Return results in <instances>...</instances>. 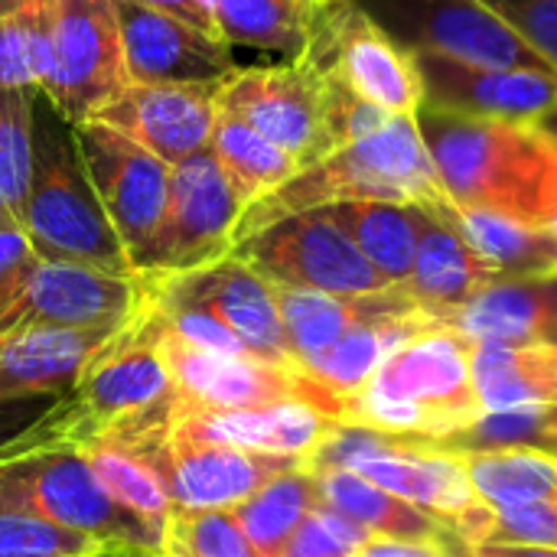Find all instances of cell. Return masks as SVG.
<instances>
[{
  "mask_svg": "<svg viewBox=\"0 0 557 557\" xmlns=\"http://www.w3.org/2000/svg\"><path fill=\"white\" fill-rule=\"evenodd\" d=\"M150 460L166 480L173 509L193 512H228L274 476L304 463L297 457L261 454L235 444H202L173 434L157 454H150Z\"/></svg>",
  "mask_w": 557,
  "mask_h": 557,
  "instance_id": "obj_17",
  "label": "cell"
},
{
  "mask_svg": "<svg viewBox=\"0 0 557 557\" xmlns=\"http://www.w3.org/2000/svg\"><path fill=\"white\" fill-rule=\"evenodd\" d=\"M127 82H219L238 65L232 46L173 13L114 0Z\"/></svg>",
  "mask_w": 557,
  "mask_h": 557,
  "instance_id": "obj_20",
  "label": "cell"
},
{
  "mask_svg": "<svg viewBox=\"0 0 557 557\" xmlns=\"http://www.w3.org/2000/svg\"><path fill=\"white\" fill-rule=\"evenodd\" d=\"M114 333L49 326H20L0 333V401L65 395Z\"/></svg>",
  "mask_w": 557,
  "mask_h": 557,
  "instance_id": "obj_23",
  "label": "cell"
},
{
  "mask_svg": "<svg viewBox=\"0 0 557 557\" xmlns=\"http://www.w3.org/2000/svg\"><path fill=\"white\" fill-rule=\"evenodd\" d=\"M232 255L277 287L320 294H379L392 287L323 206L274 219L235 242Z\"/></svg>",
  "mask_w": 557,
  "mask_h": 557,
  "instance_id": "obj_6",
  "label": "cell"
},
{
  "mask_svg": "<svg viewBox=\"0 0 557 557\" xmlns=\"http://www.w3.org/2000/svg\"><path fill=\"white\" fill-rule=\"evenodd\" d=\"M242 212L245 199L212 150L176 163L166 209L140 274H183L222 261L235 248Z\"/></svg>",
  "mask_w": 557,
  "mask_h": 557,
  "instance_id": "obj_8",
  "label": "cell"
},
{
  "mask_svg": "<svg viewBox=\"0 0 557 557\" xmlns=\"http://www.w3.org/2000/svg\"><path fill=\"white\" fill-rule=\"evenodd\" d=\"M503 281V274L447 222L428 215V225L418 242L414 268L405 290L437 320H447L454 310L470 304L480 290Z\"/></svg>",
  "mask_w": 557,
  "mask_h": 557,
  "instance_id": "obj_27",
  "label": "cell"
},
{
  "mask_svg": "<svg viewBox=\"0 0 557 557\" xmlns=\"http://www.w3.org/2000/svg\"><path fill=\"white\" fill-rule=\"evenodd\" d=\"M356 557H450L441 545L428 542H398V539H382L372 535Z\"/></svg>",
  "mask_w": 557,
  "mask_h": 557,
  "instance_id": "obj_46",
  "label": "cell"
},
{
  "mask_svg": "<svg viewBox=\"0 0 557 557\" xmlns=\"http://www.w3.org/2000/svg\"><path fill=\"white\" fill-rule=\"evenodd\" d=\"M480 552L490 557H557V548L542 545H480Z\"/></svg>",
  "mask_w": 557,
  "mask_h": 557,
  "instance_id": "obj_48",
  "label": "cell"
},
{
  "mask_svg": "<svg viewBox=\"0 0 557 557\" xmlns=\"http://www.w3.org/2000/svg\"><path fill=\"white\" fill-rule=\"evenodd\" d=\"M59 395H29V398H7L0 401V454L10 441H16L26 428H33L46 411L49 405L55 401Z\"/></svg>",
  "mask_w": 557,
  "mask_h": 557,
  "instance_id": "obj_45",
  "label": "cell"
},
{
  "mask_svg": "<svg viewBox=\"0 0 557 557\" xmlns=\"http://www.w3.org/2000/svg\"><path fill=\"white\" fill-rule=\"evenodd\" d=\"M0 557H114L111 545L29 512L0 509Z\"/></svg>",
  "mask_w": 557,
  "mask_h": 557,
  "instance_id": "obj_40",
  "label": "cell"
},
{
  "mask_svg": "<svg viewBox=\"0 0 557 557\" xmlns=\"http://www.w3.org/2000/svg\"><path fill=\"white\" fill-rule=\"evenodd\" d=\"M300 55L333 69L359 98L385 114L414 117L424 104L414 55L401 49L356 0L323 3Z\"/></svg>",
  "mask_w": 557,
  "mask_h": 557,
  "instance_id": "obj_9",
  "label": "cell"
},
{
  "mask_svg": "<svg viewBox=\"0 0 557 557\" xmlns=\"http://www.w3.org/2000/svg\"><path fill=\"white\" fill-rule=\"evenodd\" d=\"M33 264H36V251L29 248L23 228L0 225V333H7L13 323Z\"/></svg>",
  "mask_w": 557,
  "mask_h": 557,
  "instance_id": "obj_44",
  "label": "cell"
},
{
  "mask_svg": "<svg viewBox=\"0 0 557 557\" xmlns=\"http://www.w3.org/2000/svg\"><path fill=\"white\" fill-rule=\"evenodd\" d=\"M473 349L476 343L470 336L441 320L395 349L369 388L421 408L434 424L437 444L483 411L473 385Z\"/></svg>",
  "mask_w": 557,
  "mask_h": 557,
  "instance_id": "obj_14",
  "label": "cell"
},
{
  "mask_svg": "<svg viewBox=\"0 0 557 557\" xmlns=\"http://www.w3.org/2000/svg\"><path fill=\"white\" fill-rule=\"evenodd\" d=\"M75 140L88 170V180L134 264L140 274L144 258L153 245L160 228L166 196H170V173L173 166L131 140L127 134L114 131L101 121L72 124Z\"/></svg>",
  "mask_w": 557,
  "mask_h": 557,
  "instance_id": "obj_11",
  "label": "cell"
},
{
  "mask_svg": "<svg viewBox=\"0 0 557 557\" xmlns=\"http://www.w3.org/2000/svg\"><path fill=\"white\" fill-rule=\"evenodd\" d=\"M219 108L290 153L300 170L326 157L323 69L307 55H294L281 65L235 69L222 82Z\"/></svg>",
  "mask_w": 557,
  "mask_h": 557,
  "instance_id": "obj_13",
  "label": "cell"
},
{
  "mask_svg": "<svg viewBox=\"0 0 557 557\" xmlns=\"http://www.w3.org/2000/svg\"><path fill=\"white\" fill-rule=\"evenodd\" d=\"M470 483L493 509H519L557 499V460L542 454H460Z\"/></svg>",
  "mask_w": 557,
  "mask_h": 557,
  "instance_id": "obj_37",
  "label": "cell"
},
{
  "mask_svg": "<svg viewBox=\"0 0 557 557\" xmlns=\"http://www.w3.org/2000/svg\"><path fill=\"white\" fill-rule=\"evenodd\" d=\"M0 509L101 539L114 557H153L160 545V535L104 490L82 450H33L0 460Z\"/></svg>",
  "mask_w": 557,
  "mask_h": 557,
  "instance_id": "obj_5",
  "label": "cell"
},
{
  "mask_svg": "<svg viewBox=\"0 0 557 557\" xmlns=\"http://www.w3.org/2000/svg\"><path fill=\"white\" fill-rule=\"evenodd\" d=\"M131 3H140V7H153V10L173 13V16H180V20H186V23H193V26L209 29V33L219 36L215 23H212V16H209L206 0H131Z\"/></svg>",
  "mask_w": 557,
  "mask_h": 557,
  "instance_id": "obj_47",
  "label": "cell"
},
{
  "mask_svg": "<svg viewBox=\"0 0 557 557\" xmlns=\"http://www.w3.org/2000/svg\"><path fill=\"white\" fill-rule=\"evenodd\" d=\"M414 117L437 180L457 206L548 228L557 206V144L535 124L431 104Z\"/></svg>",
  "mask_w": 557,
  "mask_h": 557,
  "instance_id": "obj_2",
  "label": "cell"
},
{
  "mask_svg": "<svg viewBox=\"0 0 557 557\" xmlns=\"http://www.w3.org/2000/svg\"><path fill=\"white\" fill-rule=\"evenodd\" d=\"M52 0H0V91L33 88L49 75Z\"/></svg>",
  "mask_w": 557,
  "mask_h": 557,
  "instance_id": "obj_36",
  "label": "cell"
},
{
  "mask_svg": "<svg viewBox=\"0 0 557 557\" xmlns=\"http://www.w3.org/2000/svg\"><path fill=\"white\" fill-rule=\"evenodd\" d=\"M326 0H206L219 36L228 46H251L300 55Z\"/></svg>",
  "mask_w": 557,
  "mask_h": 557,
  "instance_id": "obj_31",
  "label": "cell"
},
{
  "mask_svg": "<svg viewBox=\"0 0 557 557\" xmlns=\"http://www.w3.org/2000/svg\"><path fill=\"white\" fill-rule=\"evenodd\" d=\"M473 385L483 411L519 405H557V346L476 343Z\"/></svg>",
  "mask_w": 557,
  "mask_h": 557,
  "instance_id": "obj_30",
  "label": "cell"
},
{
  "mask_svg": "<svg viewBox=\"0 0 557 557\" xmlns=\"http://www.w3.org/2000/svg\"><path fill=\"white\" fill-rule=\"evenodd\" d=\"M33 88L0 91V225H20L33 176V131L36 101Z\"/></svg>",
  "mask_w": 557,
  "mask_h": 557,
  "instance_id": "obj_38",
  "label": "cell"
},
{
  "mask_svg": "<svg viewBox=\"0 0 557 557\" xmlns=\"http://www.w3.org/2000/svg\"><path fill=\"white\" fill-rule=\"evenodd\" d=\"M359 245L369 264L392 284L405 287L414 268L418 242L428 225V209L421 202H385V199H352L323 206Z\"/></svg>",
  "mask_w": 557,
  "mask_h": 557,
  "instance_id": "obj_28",
  "label": "cell"
},
{
  "mask_svg": "<svg viewBox=\"0 0 557 557\" xmlns=\"http://www.w3.org/2000/svg\"><path fill=\"white\" fill-rule=\"evenodd\" d=\"M150 307L147 274H114L75 261H39L29 271L10 330H104L114 333ZM7 330V333H10Z\"/></svg>",
  "mask_w": 557,
  "mask_h": 557,
  "instance_id": "obj_15",
  "label": "cell"
},
{
  "mask_svg": "<svg viewBox=\"0 0 557 557\" xmlns=\"http://www.w3.org/2000/svg\"><path fill=\"white\" fill-rule=\"evenodd\" d=\"M424 85V104L535 124L557 104V72L473 65L441 52H411Z\"/></svg>",
  "mask_w": 557,
  "mask_h": 557,
  "instance_id": "obj_19",
  "label": "cell"
},
{
  "mask_svg": "<svg viewBox=\"0 0 557 557\" xmlns=\"http://www.w3.org/2000/svg\"><path fill=\"white\" fill-rule=\"evenodd\" d=\"M447 454H542L557 460V405H519L506 411H480L467 428L434 444Z\"/></svg>",
  "mask_w": 557,
  "mask_h": 557,
  "instance_id": "obj_34",
  "label": "cell"
},
{
  "mask_svg": "<svg viewBox=\"0 0 557 557\" xmlns=\"http://www.w3.org/2000/svg\"><path fill=\"white\" fill-rule=\"evenodd\" d=\"M313 476H317L323 506L343 512L346 519L359 522L372 535L441 545L450 557H467L470 552H476L447 522H441L431 512H424L421 506L369 483L366 476H359L352 470H326V473H313Z\"/></svg>",
  "mask_w": 557,
  "mask_h": 557,
  "instance_id": "obj_26",
  "label": "cell"
},
{
  "mask_svg": "<svg viewBox=\"0 0 557 557\" xmlns=\"http://www.w3.org/2000/svg\"><path fill=\"white\" fill-rule=\"evenodd\" d=\"M483 545H542L557 548V499L519 509H496Z\"/></svg>",
  "mask_w": 557,
  "mask_h": 557,
  "instance_id": "obj_43",
  "label": "cell"
},
{
  "mask_svg": "<svg viewBox=\"0 0 557 557\" xmlns=\"http://www.w3.org/2000/svg\"><path fill=\"white\" fill-rule=\"evenodd\" d=\"M82 454L104 483V490L140 522H147L157 535H163V525L173 512V499L157 463L144 450H134L117 441L85 444Z\"/></svg>",
  "mask_w": 557,
  "mask_h": 557,
  "instance_id": "obj_35",
  "label": "cell"
},
{
  "mask_svg": "<svg viewBox=\"0 0 557 557\" xmlns=\"http://www.w3.org/2000/svg\"><path fill=\"white\" fill-rule=\"evenodd\" d=\"M277 307H281L294 366L317 359L362 323L424 310L405 287H388L379 294H320V290L277 287Z\"/></svg>",
  "mask_w": 557,
  "mask_h": 557,
  "instance_id": "obj_24",
  "label": "cell"
},
{
  "mask_svg": "<svg viewBox=\"0 0 557 557\" xmlns=\"http://www.w3.org/2000/svg\"><path fill=\"white\" fill-rule=\"evenodd\" d=\"M330 428L333 421L317 408H310L307 401L284 398L245 411H196L176 405L170 434L202 444H235L261 454L307 460Z\"/></svg>",
  "mask_w": 557,
  "mask_h": 557,
  "instance_id": "obj_22",
  "label": "cell"
},
{
  "mask_svg": "<svg viewBox=\"0 0 557 557\" xmlns=\"http://www.w3.org/2000/svg\"><path fill=\"white\" fill-rule=\"evenodd\" d=\"M157 310V307H153ZM160 352L180 395V408L245 411L297 398V372L255 356H225L180 339L157 313Z\"/></svg>",
  "mask_w": 557,
  "mask_h": 557,
  "instance_id": "obj_18",
  "label": "cell"
},
{
  "mask_svg": "<svg viewBox=\"0 0 557 557\" xmlns=\"http://www.w3.org/2000/svg\"><path fill=\"white\" fill-rule=\"evenodd\" d=\"M441 323L428 310H414L405 317L372 320L356 330H349L339 343H333L326 352H320L310 362L294 366L297 372V401H307L330 421H336L349 398H356L375 372L385 366V359L401 349L411 336L421 330Z\"/></svg>",
  "mask_w": 557,
  "mask_h": 557,
  "instance_id": "obj_21",
  "label": "cell"
},
{
  "mask_svg": "<svg viewBox=\"0 0 557 557\" xmlns=\"http://www.w3.org/2000/svg\"><path fill=\"white\" fill-rule=\"evenodd\" d=\"M352 199H385V202H421L437 209L450 202L444 193L431 150L421 137L418 117L392 114L375 134L352 140L320 163L294 173L287 183L251 202L235 228V242L255 235L274 219Z\"/></svg>",
  "mask_w": 557,
  "mask_h": 557,
  "instance_id": "obj_3",
  "label": "cell"
},
{
  "mask_svg": "<svg viewBox=\"0 0 557 557\" xmlns=\"http://www.w3.org/2000/svg\"><path fill=\"white\" fill-rule=\"evenodd\" d=\"M153 557H258L232 512L173 509Z\"/></svg>",
  "mask_w": 557,
  "mask_h": 557,
  "instance_id": "obj_39",
  "label": "cell"
},
{
  "mask_svg": "<svg viewBox=\"0 0 557 557\" xmlns=\"http://www.w3.org/2000/svg\"><path fill=\"white\" fill-rule=\"evenodd\" d=\"M548 228L555 232V238H557V206H555V212H552V222H548Z\"/></svg>",
  "mask_w": 557,
  "mask_h": 557,
  "instance_id": "obj_50",
  "label": "cell"
},
{
  "mask_svg": "<svg viewBox=\"0 0 557 557\" xmlns=\"http://www.w3.org/2000/svg\"><path fill=\"white\" fill-rule=\"evenodd\" d=\"M320 486L317 476L300 463L271 483H264L258 493H251L245 503L228 509L235 522L242 525L245 539L251 542L258 557H281L300 522L320 506Z\"/></svg>",
  "mask_w": 557,
  "mask_h": 557,
  "instance_id": "obj_32",
  "label": "cell"
},
{
  "mask_svg": "<svg viewBox=\"0 0 557 557\" xmlns=\"http://www.w3.org/2000/svg\"><path fill=\"white\" fill-rule=\"evenodd\" d=\"M127 85L114 0H52L42 101L69 124L91 121Z\"/></svg>",
  "mask_w": 557,
  "mask_h": 557,
  "instance_id": "obj_7",
  "label": "cell"
},
{
  "mask_svg": "<svg viewBox=\"0 0 557 557\" xmlns=\"http://www.w3.org/2000/svg\"><path fill=\"white\" fill-rule=\"evenodd\" d=\"M444 323L473 343L557 346V268L548 274L496 281L454 310Z\"/></svg>",
  "mask_w": 557,
  "mask_h": 557,
  "instance_id": "obj_25",
  "label": "cell"
},
{
  "mask_svg": "<svg viewBox=\"0 0 557 557\" xmlns=\"http://www.w3.org/2000/svg\"><path fill=\"white\" fill-rule=\"evenodd\" d=\"M428 212L457 228L503 274V281L548 274L557 268V238L545 225H529L486 209H467L454 199Z\"/></svg>",
  "mask_w": 557,
  "mask_h": 557,
  "instance_id": "obj_29",
  "label": "cell"
},
{
  "mask_svg": "<svg viewBox=\"0 0 557 557\" xmlns=\"http://www.w3.org/2000/svg\"><path fill=\"white\" fill-rule=\"evenodd\" d=\"M222 82H127L91 121L111 124L170 166L209 150Z\"/></svg>",
  "mask_w": 557,
  "mask_h": 557,
  "instance_id": "obj_16",
  "label": "cell"
},
{
  "mask_svg": "<svg viewBox=\"0 0 557 557\" xmlns=\"http://www.w3.org/2000/svg\"><path fill=\"white\" fill-rule=\"evenodd\" d=\"M209 150L215 153V160L228 173L232 186L245 199V209L251 202H258L261 196H268L271 189H277L281 183H287L294 173H300V163L290 153H284L277 144H271L251 124H245L242 117H235L222 108H219V121H215Z\"/></svg>",
  "mask_w": 557,
  "mask_h": 557,
  "instance_id": "obj_33",
  "label": "cell"
},
{
  "mask_svg": "<svg viewBox=\"0 0 557 557\" xmlns=\"http://www.w3.org/2000/svg\"><path fill=\"white\" fill-rule=\"evenodd\" d=\"M535 127H539V131H542V134H545L548 140H555V144H557V104L552 108V111H545V114H542V117L535 121Z\"/></svg>",
  "mask_w": 557,
  "mask_h": 557,
  "instance_id": "obj_49",
  "label": "cell"
},
{
  "mask_svg": "<svg viewBox=\"0 0 557 557\" xmlns=\"http://www.w3.org/2000/svg\"><path fill=\"white\" fill-rule=\"evenodd\" d=\"M326 3H330V0H326Z\"/></svg>",
  "mask_w": 557,
  "mask_h": 557,
  "instance_id": "obj_52",
  "label": "cell"
},
{
  "mask_svg": "<svg viewBox=\"0 0 557 557\" xmlns=\"http://www.w3.org/2000/svg\"><path fill=\"white\" fill-rule=\"evenodd\" d=\"M157 304L196 307L232 330L245 349L264 362L294 369L277 287L235 255L183 274H147Z\"/></svg>",
  "mask_w": 557,
  "mask_h": 557,
  "instance_id": "obj_12",
  "label": "cell"
},
{
  "mask_svg": "<svg viewBox=\"0 0 557 557\" xmlns=\"http://www.w3.org/2000/svg\"><path fill=\"white\" fill-rule=\"evenodd\" d=\"M401 49L473 65L555 72L499 13L480 0H356Z\"/></svg>",
  "mask_w": 557,
  "mask_h": 557,
  "instance_id": "obj_10",
  "label": "cell"
},
{
  "mask_svg": "<svg viewBox=\"0 0 557 557\" xmlns=\"http://www.w3.org/2000/svg\"><path fill=\"white\" fill-rule=\"evenodd\" d=\"M467 557H490V555H483V552L476 548V552H470V555H467Z\"/></svg>",
  "mask_w": 557,
  "mask_h": 557,
  "instance_id": "obj_51",
  "label": "cell"
},
{
  "mask_svg": "<svg viewBox=\"0 0 557 557\" xmlns=\"http://www.w3.org/2000/svg\"><path fill=\"white\" fill-rule=\"evenodd\" d=\"M176 405L180 395L160 352L150 297V307L95 352L82 379L33 428L10 441L0 460L33 450H82L95 441H117L157 454L170 441Z\"/></svg>",
  "mask_w": 557,
  "mask_h": 557,
  "instance_id": "obj_1",
  "label": "cell"
},
{
  "mask_svg": "<svg viewBox=\"0 0 557 557\" xmlns=\"http://www.w3.org/2000/svg\"><path fill=\"white\" fill-rule=\"evenodd\" d=\"M557 72V0H480Z\"/></svg>",
  "mask_w": 557,
  "mask_h": 557,
  "instance_id": "obj_42",
  "label": "cell"
},
{
  "mask_svg": "<svg viewBox=\"0 0 557 557\" xmlns=\"http://www.w3.org/2000/svg\"><path fill=\"white\" fill-rule=\"evenodd\" d=\"M39 261H75L114 274H137L82 160L75 127L52 108L33 131V176L20 222Z\"/></svg>",
  "mask_w": 557,
  "mask_h": 557,
  "instance_id": "obj_4",
  "label": "cell"
},
{
  "mask_svg": "<svg viewBox=\"0 0 557 557\" xmlns=\"http://www.w3.org/2000/svg\"><path fill=\"white\" fill-rule=\"evenodd\" d=\"M369 539L372 532H366L359 522L320 503L300 522V529L294 532L281 557H356Z\"/></svg>",
  "mask_w": 557,
  "mask_h": 557,
  "instance_id": "obj_41",
  "label": "cell"
}]
</instances>
